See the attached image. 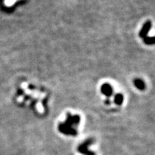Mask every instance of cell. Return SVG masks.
Masks as SVG:
<instances>
[{
	"mask_svg": "<svg viewBox=\"0 0 155 155\" xmlns=\"http://www.w3.org/2000/svg\"><path fill=\"white\" fill-rule=\"evenodd\" d=\"M91 143V139H88V140L85 141L83 144L79 146V147H78V151H79L80 153H82V154H84L86 155H96L94 152L89 151L88 149V146H89Z\"/></svg>",
	"mask_w": 155,
	"mask_h": 155,
	"instance_id": "obj_1",
	"label": "cell"
}]
</instances>
